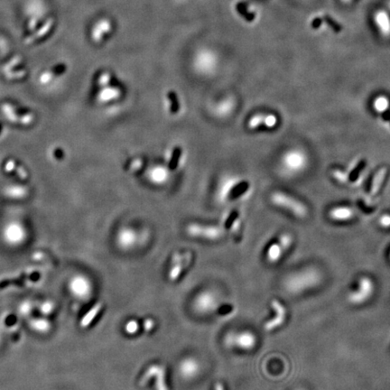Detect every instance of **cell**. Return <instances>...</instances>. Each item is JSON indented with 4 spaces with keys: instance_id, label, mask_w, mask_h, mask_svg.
I'll use <instances>...</instances> for the list:
<instances>
[{
    "instance_id": "74e56055",
    "label": "cell",
    "mask_w": 390,
    "mask_h": 390,
    "mask_svg": "<svg viewBox=\"0 0 390 390\" xmlns=\"http://www.w3.org/2000/svg\"><path fill=\"white\" fill-rule=\"evenodd\" d=\"M295 390H303V389H295Z\"/></svg>"
},
{
    "instance_id": "5bb4252c",
    "label": "cell",
    "mask_w": 390,
    "mask_h": 390,
    "mask_svg": "<svg viewBox=\"0 0 390 390\" xmlns=\"http://www.w3.org/2000/svg\"><path fill=\"white\" fill-rule=\"evenodd\" d=\"M307 157L302 151H290L284 157L285 166L292 172H299L303 170L306 166Z\"/></svg>"
},
{
    "instance_id": "f546056e",
    "label": "cell",
    "mask_w": 390,
    "mask_h": 390,
    "mask_svg": "<svg viewBox=\"0 0 390 390\" xmlns=\"http://www.w3.org/2000/svg\"><path fill=\"white\" fill-rule=\"evenodd\" d=\"M32 326L34 328L38 330V331H47V329L49 328V325L47 321L44 320H38V321H35L32 323Z\"/></svg>"
},
{
    "instance_id": "484cf974",
    "label": "cell",
    "mask_w": 390,
    "mask_h": 390,
    "mask_svg": "<svg viewBox=\"0 0 390 390\" xmlns=\"http://www.w3.org/2000/svg\"><path fill=\"white\" fill-rule=\"evenodd\" d=\"M181 155H182V150L180 148H176L174 151V154H173V156H172V159H171L170 161V167L172 169H175L177 167L178 164H179V159L181 157Z\"/></svg>"
},
{
    "instance_id": "2e32d148",
    "label": "cell",
    "mask_w": 390,
    "mask_h": 390,
    "mask_svg": "<svg viewBox=\"0 0 390 390\" xmlns=\"http://www.w3.org/2000/svg\"><path fill=\"white\" fill-rule=\"evenodd\" d=\"M191 259H192V254L190 252H186L183 260L175 264H171L170 270L168 273V279L172 282L177 280L180 274H182V270L189 265Z\"/></svg>"
},
{
    "instance_id": "d6986e66",
    "label": "cell",
    "mask_w": 390,
    "mask_h": 390,
    "mask_svg": "<svg viewBox=\"0 0 390 390\" xmlns=\"http://www.w3.org/2000/svg\"><path fill=\"white\" fill-rule=\"evenodd\" d=\"M329 215L332 220H349L354 217L355 211L349 207H337V208L332 209L329 213Z\"/></svg>"
},
{
    "instance_id": "ba28073f",
    "label": "cell",
    "mask_w": 390,
    "mask_h": 390,
    "mask_svg": "<svg viewBox=\"0 0 390 390\" xmlns=\"http://www.w3.org/2000/svg\"><path fill=\"white\" fill-rule=\"evenodd\" d=\"M201 371V365L196 358L186 357L181 359L177 365V373L181 379L191 381L196 379Z\"/></svg>"
},
{
    "instance_id": "1f68e13d",
    "label": "cell",
    "mask_w": 390,
    "mask_h": 390,
    "mask_svg": "<svg viewBox=\"0 0 390 390\" xmlns=\"http://www.w3.org/2000/svg\"><path fill=\"white\" fill-rule=\"evenodd\" d=\"M379 225L383 228H390V215L385 214L380 217L379 220Z\"/></svg>"
},
{
    "instance_id": "f35d334b",
    "label": "cell",
    "mask_w": 390,
    "mask_h": 390,
    "mask_svg": "<svg viewBox=\"0 0 390 390\" xmlns=\"http://www.w3.org/2000/svg\"><path fill=\"white\" fill-rule=\"evenodd\" d=\"M389 258H390V254H389Z\"/></svg>"
},
{
    "instance_id": "ffe728a7",
    "label": "cell",
    "mask_w": 390,
    "mask_h": 390,
    "mask_svg": "<svg viewBox=\"0 0 390 390\" xmlns=\"http://www.w3.org/2000/svg\"><path fill=\"white\" fill-rule=\"evenodd\" d=\"M111 30V24L108 19H102L93 28V38L95 42H100L103 38V35L109 33Z\"/></svg>"
},
{
    "instance_id": "52a82bcc",
    "label": "cell",
    "mask_w": 390,
    "mask_h": 390,
    "mask_svg": "<svg viewBox=\"0 0 390 390\" xmlns=\"http://www.w3.org/2000/svg\"><path fill=\"white\" fill-rule=\"evenodd\" d=\"M188 235L193 238H202L204 240H217L220 239L223 234V228L216 226H201L192 223L186 228Z\"/></svg>"
},
{
    "instance_id": "5b68a950",
    "label": "cell",
    "mask_w": 390,
    "mask_h": 390,
    "mask_svg": "<svg viewBox=\"0 0 390 390\" xmlns=\"http://www.w3.org/2000/svg\"><path fill=\"white\" fill-rule=\"evenodd\" d=\"M271 201L278 207L288 210L298 218H305L308 213L305 204H303L301 201L286 195V193L280 192L273 193L271 195Z\"/></svg>"
},
{
    "instance_id": "7402d4cb",
    "label": "cell",
    "mask_w": 390,
    "mask_h": 390,
    "mask_svg": "<svg viewBox=\"0 0 390 390\" xmlns=\"http://www.w3.org/2000/svg\"><path fill=\"white\" fill-rule=\"evenodd\" d=\"M151 182L155 183H164L168 178V172L164 167H155L150 171L149 174Z\"/></svg>"
},
{
    "instance_id": "836d02e7",
    "label": "cell",
    "mask_w": 390,
    "mask_h": 390,
    "mask_svg": "<svg viewBox=\"0 0 390 390\" xmlns=\"http://www.w3.org/2000/svg\"><path fill=\"white\" fill-rule=\"evenodd\" d=\"M53 310V305H51L50 303H47L42 306V313H49L52 312Z\"/></svg>"
},
{
    "instance_id": "603a6c76",
    "label": "cell",
    "mask_w": 390,
    "mask_h": 390,
    "mask_svg": "<svg viewBox=\"0 0 390 390\" xmlns=\"http://www.w3.org/2000/svg\"><path fill=\"white\" fill-rule=\"evenodd\" d=\"M101 309H102V304L101 303H98L96 305H94L93 308L89 310V313H87L85 316L83 317V319L81 320V327H83V328L88 327L89 324L94 320V318L98 315V313L101 312Z\"/></svg>"
},
{
    "instance_id": "4fadbf2b",
    "label": "cell",
    "mask_w": 390,
    "mask_h": 390,
    "mask_svg": "<svg viewBox=\"0 0 390 390\" xmlns=\"http://www.w3.org/2000/svg\"><path fill=\"white\" fill-rule=\"evenodd\" d=\"M271 306L274 309L276 313V316L273 317L271 320L267 321L264 325V329L267 332H271L274 329L278 328L284 325L286 319V307L278 301V300H273L271 302Z\"/></svg>"
},
{
    "instance_id": "30bf717a",
    "label": "cell",
    "mask_w": 390,
    "mask_h": 390,
    "mask_svg": "<svg viewBox=\"0 0 390 390\" xmlns=\"http://www.w3.org/2000/svg\"><path fill=\"white\" fill-rule=\"evenodd\" d=\"M293 243V238L290 234H283L280 236L278 243L272 244L267 250V259L271 264L278 263L282 258L284 253L291 247Z\"/></svg>"
},
{
    "instance_id": "4dcf8cb0",
    "label": "cell",
    "mask_w": 390,
    "mask_h": 390,
    "mask_svg": "<svg viewBox=\"0 0 390 390\" xmlns=\"http://www.w3.org/2000/svg\"><path fill=\"white\" fill-rule=\"evenodd\" d=\"M98 82H99V85L101 86V87L108 85L109 82H110V75L107 74V73L101 74L100 78H99V81Z\"/></svg>"
},
{
    "instance_id": "8992f818",
    "label": "cell",
    "mask_w": 390,
    "mask_h": 390,
    "mask_svg": "<svg viewBox=\"0 0 390 390\" xmlns=\"http://www.w3.org/2000/svg\"><path fill=\"white\" fill-rule=\"evenodd\" d=\"M166 368L163 365L153 364L147 368V371L144 373L143 377L140 379V385L145 386L149 380L152 379H155V390H169L167 383H166Z\"/></svg>"
},
{
    "instance_id": "e575fe53",
    "label": "cell",
    "mask_w": 390,
    "mask_h": 390,
    "mask_svg": "<svg viewBox=\"0 0 390 390\" xmlns=\"http://www.w3.org/2000/svg\"><path fill=\"white\" fill-rule=\"evenodd\" d=\"M214 390H225V388L221 383L216 382L214 385Z\"/></svg>"
},
{
    "instance_id": "f1b7e54d",
    "label": "cell",
    "mask_w": 390,
    "mask_h": 390,
    "mask_svg": "<svg viewBox=\"0 0 390 390\" xmlns=\"http://www.w3.org/2000/svg\"><path fill=\"white\" fill-rule=\"evenodd\" d=\"M247 189H248V185H247V182H241L240 185H239V186H237L235 189H234L233 193H232V195H233L234 197L240 196L242 193H245Z\"/></svg>"
},
{
    "instance_id": "8d00e7d4",
    "label": "cell",
    "mask_w": 390,
    "mask_h": 390,
    "mask_svg": "<svg viewBox=\"0 0 390 390\" xmlns=\"http://www.w3.org/2000/svg\"><path fill=\"white\" fill-rule=\"evenodd\" d=\"M387 9L390 12V0H388V2H387Z\"/></svg>"
},
{
    "instance_id": "e0dca14e",
    "label": "cell",
    "mask_w": 390,
    "mask_h": 390,
    "mask_svg": "<svg viewBox=\"0 0 390 390\" xmlns=\"http://www.w3.org/2000/svg\"><path fill=\"white\" fill-rule=\"evenodd\" d=\"M71 288L75 294L80 295L81 297H85L89 295L91 292V286L89 281L86 278L80 277L75 278L71 284Z\"/></svg>"
},
{
    "instance_id": "7a4b0ae2",
    "label": "cell",
    "mask_w": 390,
    "mask_h": 390,
    "mask_svg": "<svg viewBox=\"0 0 390 390\" xmlns=\"http://www.w3.org/2000/svg\"><path fill=\"white\" fill-rule=\"evenodd\" d=\"M220 296L216 292L212 290H205L196 295L193 303V308L195 313L201 315H207L216 312L220 307Z\"/></svg>"
},
{
    "instance_id": "44dd1931",
    "label": "cell",
    "mask_w": 390,
    "mask_h": 390,
    "mask_svg": "<svg viewBox=\"0 0 390 390\" xmlns=\"http://www.w3.org/2000/svg\"><path fill=\"white\" fill-rule=\"evenodd\" d=\"M386 173H387V169L386 167H383L378 171L377 174H375L373 181H372V185H371V195H375V194L379 193V191L381 188L383 182H384V180L386 178Z\"/></svg>"
},
{
    "instance_id": "7c38bea8",
    "label": "cell",
    "mask_w": 390,
    "mask_h": 390,
    "mask_svg": "<svg viewBox=\"0 0 390 390\" xmlns=\"http://www.w3.org/2000/svg\"><path fill=\"white\" fill-rule=\"evenodd\" d=\"M142 240H144V236L139 235V233L132 228H125L120 231L117 240L121 249L130 250L141 243Z\"/></svg>"
},
{
    "instance_id": "3957f363",
    "label": "cell",
    "mask_w": 390,
    "mask_h": 390,
    "mask_svg": "<svg viewBox=\"0 0 390 390\" xmlns=\"http://www.w3.org/2000/svg\"><path fill=\"white\" fill-rule=\"evenodd\" d=\"M224 345L228 349L236 348L242 351H252L258 343L257 336L250 331L230 332L224 337Z\"/></svg>"
},
{
    "instance_id": "d590c367",
    "label": "cell",
    "mask_w": 390,
    "mask_h": 390,
    "mask_svg": "<svg viewBox=\"0 0 390 390\" xmlns=\"http://www.w3.org/2000/svg\"><path fill=\"white\" fill-rule=\"evenodd\" d=\"M354 1H355V0H340V2L341 4L346 5V6L352 4Z\"/></svg>"
},
{
    "instance_id": "d6a6232c",
    "label": "cell",
    "mask_w": 390,
    "mask_h": 390,
    "mask_svg": "<svg viewBox=\"0 0 390 390\" xmlns=\"http://www.w3.org/2000/svg\"><path fill=\"white\" fill-rule=\"evenodd\" d=\"M155 321L153 319H147L146 321L144 322V329L147 331V332H150L153 329L155 328Z\"/></svg>"
},
{
    "instance_id": "cb8c5ba5",
    "label": "cell",
    "mask_w": 390,
    "mask_h": 390,
    "mask_svg": "<svg viewBox=\"0 0 390 390\" xmlns=\"http://www.w3.org/2000/svg\"><path fill=\"white\" fill-rule=\"evenodd\" d=\"M389 107V100L385 96H379L373 102V108L377 112L383 113Z\"/></svg>"
},
{
    "instance_id": "8fae6325",
    "label": "cell",
    "mask_w": 390,
    "mask_h": 390,
    "mask_svg": "<svg viewBox=\"0 0 390 390\" xmlns=\"http://www.w3.org/2000/svg\"><path fill=\"white\" fill-rule=\"evenodd\" d=\"M216 63V54L210 49H201L199 51L194 59V64L196 68L205 74H208L209 72L215 69Z\"/></svg>"
},
{
    "instance_id": "9c48e42d",
    "label": "cell",
    "mask_w": 390,
    "mask_h": 390,
    "mask_svg": "<svg viewBox=\"0 0 390 390\" xmlns=\"http://www.w3.org/2000/svg\"><path fill=\"white\" fill-rule=\"evenodd\" d=\"M375 30L382 38H390V12L387 8H377L371 16Z\"/></svg>"
},
{
    "instance_id": "83f0119b",
    "label": "cell",
    "mask_w": 390,
    "mask_h": 390,
    "mask_svg": "<svg viewBox=\"0 0 390 390\" xmlns=\"http://www.w3.org/2000/svg\"><path fill=\"white\" fill-rule=\"evenodd\" d=\"M332 176L335 178L338 182L341 183L347 182L348 174L343 171L334 170L332 172Z\"/></svg>"
},
{
    "instance_id": "277c9868",
    "label": "cell",
    "mask_w": 390,
    "mask_h": 390,
    "mask_svg": "<svg viewBox=\"0 0 390 390\" xmlns=\"http://www.w3.org/2000/svg\"><path fill=\"white\" fill-rule=\"evenodd\" d=\"M375 285L373 280L369 277H362L359 279L357 289L348 294V301L352 305H363L369 301L374 294Z\"/></svg>"
},
{
    "instance_id": "9a60e30c",
    "label": "cell",
    "mask_w": 390,
    "mask_h": 390,
    "mask_svg": "<svg viewBox=\"0 0 390 390\" xmlns=\"http://www.w3.org/2000/svg\"><path fill=\"white\" fill-rule=\"evenodd\" d=\"M278 124V118L273 114H258L248 120L247 128L250 129L265 126L267 128H274Z\"/></svg>"
},
{
    "instance_id": "d4e9b609",
    "label": "cell",
    "mask_w": 390,
    "mask_h": 390,
    "mask_svg": "<svg viewBox=\"0 0 390 390\" xmlns=\"http://www.w3.org/2000/svg\"><path fill=\"white\" fill-rule=\"evenodd\" d=\"M139 323L135 321V320H130L125 325V331H126L128 334H130V335L135 334L136 332H139Z\"/></svg>"
},
{
    "instance_id": "ac0fdd59",
    "label": "cell",
    "mask_w": 390,
    "mask_h": 390,
    "mask_svg": "<svg viewBox=\"0 0 390 390\" xmlns=\"http://www.w3.org/2000/svg\"><path fill=\"white\" fill-rule=\"evenodd\" d=\"M101 88L102 89L98 94V100L101 102H108L118 100L121 96V90L117 87L107 85Z\"/></svg>"
},
{
    "instance_id": "4316f807",
    "label": "cell",
    "mask_w": 390,
    "mask_h": 390,
    "mask_svg": "<svg viewBox=\"0 0 390 390\" xmlns=\"http://www.w3.org/2000/svg\"><path fill=\"white\" fill-rule=\"evenodd\" d=\"M168 99L170 101V109L173 113H176L179 109V103L177 98L175 96V93H170L168 94Z\"/></svg>"
},
{
    "instance_id": "6da1fadb",
    "label": "cell",
    "mask_w": 390,
    "mask_h": 390,
    "mask_svg": "<svg viewBox=\"0 0 390 390\" xmlns=\"http://www.w3.org/2000/svg\"><path fill=\"white\" fill-rule=\"evenodd\" d=\"M322 274L315 268H305L289 274L284 281V286L290 294H299L318 286Z\"/></svg>"
}]
</instances>
